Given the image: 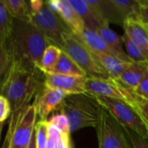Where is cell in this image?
Listing matches in <instances>:
<instances>
[{"instance_id": "6da1fadb", "label": "cell", "mask_w": 148, "mask_h": 148, "mask_svg": "<svg viewBox=\"0 0 148 148\" xmlns=\"http://www.w3.org/2000/svg\"><path fill=\"white\" fill-rule=\"evenodd\" d=\"M44 72L26 60L13 59L10 70L1 82V95L11 107V114L29 105L44 87Z\"/></svg>"}, {"instance_id": "7a4b0ae2", "label": "cell", "mask_w": 148, "mask_h": 148, "mask_svg": "<svg viewBox=\"0 0 148 148\" xmlns=\"http://www.w3.org/2000/svg\"><path fill=\"white\" fill-rule=\"evenodd\" d=\"M49 45L34 22L16 19L10 37L5 43L0 44L6 47L12 59L29 61L40 69L43 53Z\"/></svg>"}, {"instance_id": "3957f363", "label": "cell", "mask_w": 148, "mask_h": 148, "mask_svg": "<svg viewBox=\"0 0 148 148\" xmlns=\"http://www.w3.org/2000/svg\"><path fill=\"white\" fill-rule=\"evenodd\" d=\"M102 108L96 96L84 92L68 95L59 110L67 117L71 133H74L84 127L95 128Z\"/></svg>"}, {"instance_id": "277c9868", "label": "cell", "mask_w": 148, "mask_h": 148, "mask_svg": "<svg viewBox=\"0 0 148 148\" xmlns=\"http://www.w3.org/2000/svg\"><path fill=\"white\" fill-rule=\"evenodd\" d=\"M62 50L83 70L87 77L112 79L93 52L73 33L64 34Z\"/></svg>"}, {"instance_id": "5b68a950", "label": "cell", "mask_w": 148, "mask_h": 148, "mask_svg": "<svg viewBox=\"0 0 148 148\" xmlns=\"http://www.w3.org/2000/svg\"><path fill=\"white\" fill-rule=\"evenodd\" d=\"M95 130L99 148H134L127 128L104 108Z\"/></svg>"}, {"instance_id": "8992f818", "label": "cell", "mask_w": 148, "mask_h": 148, "mask_svg": "<svg viewBox=\"0 0 148 148\" xmlns=\"http://www.w3.org/2000/svg\"><path fill=\"white\" fill-rule=\"evenodd\" d=\"M101 105L109 111L125 127L148 140V126L139 113L127 102L117 99L96 96Z\"/></svg>"}, {"instance_id": "52a82bcc", "label": "cell", "mask_w": 148, "mask_h": 148, "mask_svg": "<svg viewBox=\"0 0 148 148\" xmlns=\"http://www.w3.org/2000/svg\"><path fill=\"white\" fill-rule=\"evenodd\" d=\"M36 110L29 105L11 114L9 125L12 127L11 148H29L36 127Z\"/></svg>"}, {"instance_id": "ba28073f", "label": "cell", "mask_w": 148, "mask_h": 148, "mask_svg": "<svg viewBox=\"0 0 148 148\" xmlns=\"http://www.w3.org/2000/svg\"><path fill=\"white\" fill-rule=\"evenodd\" d=\"M33 19L35 24L48 42L62 49L64 34L72 32L61 17L48 7L46 2L42 8L33 16Z\"/></svg>"}, {"instance_id": "9c48e42d", "label": "cell", "mask_w": 148, "mask_h": 148, "mask_svg": "<svg viewBox=\"0 0 148 148\" xmlns=\"http://www.w3.org/2000/svg\"><path fill=\"white\" fill-rule=\"evenodd\" d=\"M67 95L68 94L65 92L53 90L43 87L35 97L33 104L40 121H48L47 118L51 112L56 109L59 110L62 102Z\"/></svg>"}, {"instance_id": "30bf717a", "label": "cell", "mask_w": 148, "mask_h": 148, "mask_svg": "<svg viewBox=\"0 0 148 148\" xmlns=\"http://www.w3.org/2000/svg\"><path fill=\"white\" fill-rule=\"evenodd\" d=\"M44 87L53 90H59L68 95L86 92L85 82L87 77L65 75L53 73H44Z\"/></svg>"}, {"instance_id": "8fae6325", "label": "cell", "mask_w": 148, "mask_h": 148, "mask_svg": "<svg viewBox=\"0 0 148 148\" xmlns=\"http://www.w3.org/2000/svg\"><path fill=\"white\" fill-rule=\"evenodd\" d=\"M45 2L48 7L61 17L75 36H79L83 32L86 28L85 23L68 0H49Z\"/></svg>"}, {"instance_id": "7c38bea8", "label": "cell", "mask_w": 148, "mask_h": 148, "mask_svg": "<svg viewBox=\"0 0 148 148\" xmlns=\"http://www.w3.org/2000/svg\"><path fill=\"white\" fill-rule=\"evenodd\" d=\"M85 90L87 93L95 96L113 98L121 101H126L119 84L114 79L88 78L85 82Z\"/></svg>"}, {"instance_id": "4fadbf2b", "label": "cell", "mask_w": 148, "mask_h": 148, "mask_svg": "<svg viewBox=\"0 0 148 148\" xmlns=\"http://www.w3.org/2000/svg\"><path fill=\"white\" fill-rule=\"evenodd\" d=\"M79 40H81L90 50L95 51V52H100V53H104L108 55H111L114 56H116L124 62H133V61L130 57L128 56H124L121 54L118 53L114 49H113L105 41L104 39L97 33L96 30L91 29L89 28H85L83 32L79 36H76Z\"/></svg>"}, {"instance_id": "5bb4252c", "label": "cell", "mask_w": 148, "mask_h": 148, "mask_svg": "<svg viewBox=\"0 0 148 148\" xmlns=\"http://www.w3.org/2000/svg\"><path fill=\"white\" fill-rule=\"evenodd\" d=\"M124 32L141 49L148 62V28L137 17H128L124 23Z\"/></svg>"}, {"instance_id": "9a60e30c", "label": "cell", "mask_w": 148, "mask_h": 148, "mask_svg": "<svg viewBox=\"0 0 148 148\" xmlns=\"http://www.w3.org/2000/svg\"><path fill=\"white\" fill-rule=\"evenodd\" d=\"M148 71V62H133L126 71L121 75L117 81L120 84L131 90H136L143 80L145 79Z\"/></svg>"}, {"instance_id": "2e32d148", "label": "cell", "mask_w": 148, "mask_h": 148, "mask_svg": "<svg viewBox=\"0 0 148 148\" xmlns=\"http://www.w3.org/2000/svg\"><path fill=\"white\" fill-rule=\"evenodd\" d=\"M68 2L82 19L87 28L96 30L100 26L109 23L103 20L85 0H68Z\"/></svg>"}, {"instance_id": "e0dca14e", "label": "cell", "mask_w": 148, "mask_h": 148, "mask_svg": "<svg viewBox=\"0 0 148 148\" xmlns=\"http://www.w3.org/2000/svg\"><path fill=\"white\" fill-rule=\"evenodd\" d=\"M97 14L105 21L124 26L125 18L121 14L112 0H85Z\"/></svg>"}, {"instance_id": "ac0fdd59", "label": "cell", "mask_w": 148, "mask_h": 148, "mask_svg": "<svg viewBox=\"0 0 148 148\" xmlns=\"http://www.w3.org/2000/svg\"><path fill=\"white\" fill-rule=\"evenodd\" d=\"M92 52L96 57V59L100 62L101 66L104 68V69L108 73L110 77L114 80H118L132 63L124 62L123 60L111 55L95 51Z\"/></svg>"}, {"instance_id": "d6986e66", "label": "cell", "mask_w": 148, "mask_h": 148, "mask_svg": "<svg viewBox=\"0 0 148 148\" xmlns=\"http://www.w3.org/2000/svg\"><path fill=\"white\" fill-rule=\"evenodd\" d=\"M7 8L10 15L16 19L23 22H34L29 2L24 0H0Z\"/></svg>"}, {"instance_id": "ffe728a7", "label": "cell", "mask_w": 148, "mask_h": 148, "mask_svg": "<svg viewBox=\"0 0 148 148\" xmlns=\"http://www.w3.org/2000/svg\"><path fill=\"white\" fill-rule=\"evenodd\" d=\"M117 82V81H116ZM123 95L126 98V102H127L129 105H131L141 116V118L144 120V121L147 124L148 126V99L145 98L141 95H137L133 90L125 88L121 84H120L118 82Z\"/></svg>"}, {"instance_id": "44dd1931", "label": "cell", "mask_w": 148, "mask_h": 148, "mask_svg": "<svg viewBox=\"0 0 148 148\" xmlns=\"http://www.w3.org/2000/svg\"><path fill=\"white\" fill-rule=\"evenodd\" d=\"M50 73L72 76L87 77L83 70L63 51L61 54L58 62L56 63V65Z\"/></svg>"}, {"instance_id": "7402d4cb", "label": "cell", "mask_w": 148, "mask_h": 148, "mask_svg": "<svg viewBox=\"0 0 148 148\" xmlns=\"http://www.w3.org/2000/svg\"><path fill=\"white\" fill-rule=\"evenodd\" d=\"M97 33L104 39V41L115 51L124 56H128L124 49L123 36H119L109 28V23H105L96 29ZM129 57V56H128Z\"/></svg>"}, {"instance_id": "603a6c76", "label": "cell", "mask_w": 148, "mask_h": 148, "mask_svg": "<svg viewBox=\"0 0 148 148\" xmlns=\"http://www.w3.org/2000/svg\"><path fill=\"white\" fill-rule=\"evenodd\" d=\"M15 24V18L0 1V44L5 43L10 37Z\"/></svg>"}, {"instance_id": "cb8c5ba5", "label": "cell", "mask_w": 148, "mask_h": 148, "mask_svg": "<svg viewBox=\"0 0 148 148\" xmlns=\"http://www.w3.org/2000/svg\"><path fill=\"white\" fill-rule=\"evenodd\" d=\"M62 52V50L57 46L52 44L48 46L42 58L41 69L44 73H50L58 62Z\"/></svg>"}, {"instance_id": "d4e9b609", "label": "cell", "mask_w": 148, "mask_h": 148, "mask_svg": "<svg viewBox=\"0 0 148 148\" xmlns=\"http://www.w3.org/2000/svg\"><path fill=\"white\" fill-rule=\"evenodd\" d=\"M125 20L128 17H137L140 9V0H112Z\"/></svg>"}, {"instance_id": "484cf974", "label": "cell", "mask_w": 148, "mask_h": 148, "mask_svg": "<svg viewBox=\"0 0 148 148\" xmlns=\"http://www.w3.org/2000/svg\"><path fill=\"white\" fill-rule=\"evenodd\" d=\"M122 36L124 40V46H125L126 53L127 54V56L134 62H147L141 49L139 48V46L125 33Z\"/></svg>"}, {"instance_id": "4316f807", "label": "cell", "mask_w": 148, "mask_h": 148, "mask_svg": "<svg viewBox=\"0 0 148 148\" xmlns=\"http://www.w3.org/2000/svg\"><path fill=\"white\" fill-rule=\"evenodd\" d=\"M48 124L52 127H55L62 134L70 135V134H71L69 122L67 117L65 115H63L62 114H58L53 115L49 120H48Z\"/></svg>"}, {"instance_id": "83f0119b", "label": "cell", "mask_w": 148, "mask_h": 148, "mask_svg": "<svg viewBox=\"0 0 148 148\" xmlns=\"http://www.w3.org/2000/svg\"><path fill=\"white\" fill-rule=\"evenodd\" d=\"M48 130H49V124L47 121H39L36 123V134L37 148H47Z\"/></svg>"}, {"instance_id": "f1b7e54d", "label": "cell", "mask_w": 148, "mask_h": 148, "mask_svg": "<svg viewBox=\"0 0 148 148\" xmlns=\"http://www.w3.org/2000/svg\"><path fill=\"white\" fill-rule=\"evenodd\" d=\"M62 137V134L55 127L49 125L47 148H57Z\"/></svg>"}, {"instance_id": "f546056e", "label": "cell", "mask_w": 148, "mask_h": 148, "mask_svg": "<svg viewBox=\"0 0 148 148\" xmlns=\"http://www.w3.org/2000/svg\"><path fill=\"white\" fill-rule=\"evenodd\" d=\"M127 128V127H126ZM128 136L131 140L134 148H148V140L140 136L137 133L134 132L133 130L127 128Z\"/></svg>"}, {"instance_id": "4dcf8cb0", "label": "cell", "mask_w": 148, "mask_h": 148, "mask_svg": "<svg viewBox=\"0 0 148 148\" xmlns=\"http://www.w3.org/2000/svg\"><path fill=\"white\" fill-rule=\"evenodd\" d=\"M10 113H11V107L9 101L5 97L0 95V121L2 124L8 118Z\"/></svg>"}, {"instance_id": "1f68e13d", "label": "cell", "mask_w": 148, "mask_h": 148, "mask_svg": "<svg viewBox=\"0 0 148 148\" xmlns=\"http://www.w3.org/2000/svg\"><path fill=\"white\" fill-rule=\"evenodd\" d=\"M137 18L148 28V0H140V9Z\"/></svg>"}, {"instance_id": "d6a6232c", "label": "cell", "mask_w": 148, "mask_h": 148, "mask_svg": "<svg viewBox=\"0 0 148 148\" xmlns=\"http://www.w3.org/2000/svg\"><path fill=\"white\" fill-rule=\"evenodd\" d=\"M134 92L136 93L139 95H141V96L148 99V71L145 79L143 80L142 83L140 84V86L136 90H134Z\"/></svg>"}, {"instance_id": "836d02e7", "label": "cell", "mask_w": 148, "mask_h": 148, "mask_svg": "<svg viewBox=\"0 0 148 148\" xmlns=\"http://www.w3.org/2000/svg\"><path fill=\"white\" fill-rule=\"evenodd\" d=\"M45 2L44 1H41V0H32L29 2V8L31 10L32 15L34 16L35 14H36L44 5Z\"/></svg>"}, {"instance_id": "e575fe53", "label": "cell", "mask_w": 148, "mask_h": 148, "mask_svg": "<svg viewBox=\"0 0 148 148\" xmlns=\"http://www.w3.org/2000/svg\"><path fill=\"white\" fill-rule=\"evenodd\" d=\"M11 139H12V127L9 125L2 148H11Z\"/></svg>"}, {"instance_id": "d590c367", "label": "cell", "mask_w": 148, "mask_h": 148, "mask_svg": "<svg viewBox=\"0 0 148 148\" xmlns=\"http://www.w3.org/2000/svg\"><path fill=\"white\" fill-rule=\"evenodd\" d=\"M57 148H72L71 141H70V135L62 134L61 142Z\"/></svg>"}, {"instance_id": "8d00e7d4", "label": "cell", "mask_w": 148, "mask_h": 148, "mask_svg": "<svg viewBox=\"0 0 148 148\" xmlns=\"http://www.w3.org/2000/svg\"><path fill=\"white\" fill-rule=\"evenodd\" d=\"M29 148H37V144H36V131L33 134V137H32V140L30 142V145Z\"/></svg>"}]
</instances>
